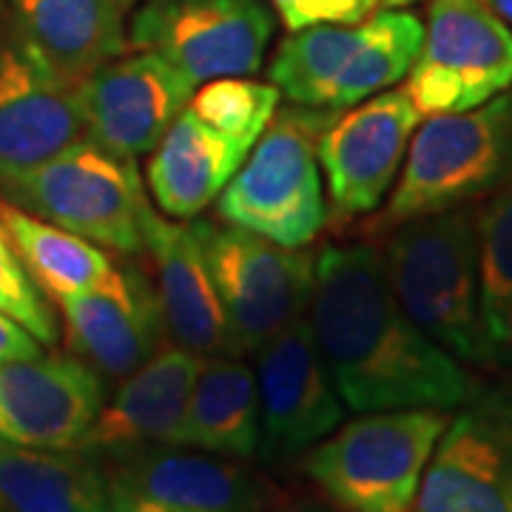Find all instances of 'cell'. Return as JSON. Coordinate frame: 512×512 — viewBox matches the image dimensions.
I'll return each instance as SVG.
<instances>
[{
  "mask_svg": "<svg viewBox=\"0 0 512 512\" xmlns=\"http://www.w3.org/2000/svg\"><path fill=\"white\" fill-rule=\"evenodd\" d=\"M0 197L120 256H143L151 202L134 157L92 137L0 180Z\"/></svg>",
  "mask_w": 512,
  "mask_h": 512,
  "instance_id": "cell-6",
  "label": "cell"
},
{
  "mask_svg": "<svg viewBox=\"0 0 512 512\" xmlns=\"http://www.w3.org/2000/svg\"><path fill=\"white\" fill-rule=\"evenodd\" d=\"M268 6L288 32H299L319 23H359L370 18L382 0H268Z\"/></svg>",
  "mask_w": 512,
  "mask_h": 512,
  "instance_id": "cell-29",
  "label": "cell"
},
{
  "mask_svg": "<svg viewBox=\"0 0 512 512\" xmlns=\"http://www.w3.org/2000/svg\"><path fill=\"white\" fill-rule=\"evenodd\" d=\"M248 151L185 106L148 151L146 188L154 208L171 220H197L217 202Z\"/></svg>",
  "mask_w": 512,
  "mask_h": 512,
  "instance_id": "cell-21",
  "label": "cell"
},
{
  "mask_svg": "<svg viewBox=\"0 0 512 512\" xmlns=\"http://www.w3.org/2000/svg\"><path fill=\"white\" fill-rule=\"evenodd\" d=\"M481 330L490 365H512V177L478 217Z\"/></svg>",
  "mask_w": 512,
  "mask_h": 512,
  "instance_id": "cell-26",
  "label": "cell"
},
{
  "mask_svg": "<svg viewBox=\"0 0 512 512\" xmlns=\"http://www.w3.org/2000/svg\"><path fill=\"white\" fill-rule=\"evenodd\" d=\"M55 302L66 350L106 382H123L171 342L154 282L137 256H126L97 288Z\"/></svg>",
  "mask_w": 512,
  "mask_h": 512,
  "instance_id": "cell-16",
  "label": "cell"
},
{
  "mask_svg": "<svg viewBox=\"0 0 512 512\" xmlns=\"http://www.w3.org/2000/svg\"><path fill=\"white\" fill-rule=\"evenodd\" d=\"M0 311L12 316L35 336L40 345L55 348L60 339V322L49 296L35 285V279L23 268L18 251L6 228L0 225Z\"/></svg>",
  "mask_w": 512,
  "mask_h": 512,
  "instance_id": "cell-28",
  "label": "cell"
},
{
  "mask_svg": "<svg viewBox=\"0 0 512 512\" xmlns=\"http://www.w3.org/2000/svg\"><path fill=\"white\" fill-rule=\"evenodd\" d=\"M0 512H6V510H3V501H0Z\"/></svg>",
  "mask_w": 512,
  "mask_h": 512,
  "instance_id": "cell-34",
  "label": "cell"
},
{
  "mask_svg": "<svg viewBox=\"0 0 512 512\" xmlns=\"http://www.w3.org/2000/svg\"><path fill=\"white\" fill-rule=\"evenodd\" d=\"M447 421L444 407L359 413L305 453V473L339 510L413 512Z\"/></svg>",
  "mask_w": 512,
  "mask_h": 512,
  "instance_id": "cell-7",
  "label": "cell"
},
{
  "mask_svg": "<svg viewBox=\"0 0 512 512\" xmlns=\"http://www.w3.org/2000/svg\"><path fill=\"white\" fill-rule=\"evenodd\" d=\"M424 40V23L404 9H376L359 23H319L285 37L268 60L282 100L342 111L402 83Z\"/></svg>",
  "mask_w": 512,
  "mask_h": 512,
  "instance_id": "cell-4",
  "label": "cell"
},
{
  "mask_svg": "<svg viewBox=\"0 0 512 512\" xmlns=\"http://www.w3.org/2000/svg\"><path fill=\"white\" fill-rule=\"evenodd\" d=\"M419 120V109L404 89H387L350 109L333 111L319 137L328 225L342 228L382 208L402 174Z\"/></svg>",
  "mask_w": 512,
  "mask_h": 512,
  "instance_id": "cell-11",
  "label": "cell"
},
{
  "mask_svg": "<svg viewBox=\"0 0 512 512\" xmlns=\"http://www.w3.org/2000/svg\"><path fill=\"white\" fill-rule=\"evenodd\" d=\"M413 512H512V382L478 390L450 416Z\"/></svg>",
  "mask_w": 512,
  "mask_h": 512,
  "instance_id": "cell-12",
  "label": "cell"
},
{
  "mask_svg": "<svg viewBox=\"0 0 512 512\" xmlns=\"http://www.w3.org/2000/svg\"><path fill=\"white\" fill-rule=\"evenodd\" d=\"M410 3H419V0H382V6H387V9H402Z\"/></svg>",
  "mask_w": 512,
  "mask_h": 512,
  "instance_id": "cell-33",
  "label": "cell"
},
{
  "mask_svg": "<svg viewBox=\"0 0 512 512\" xmlns=\"http://www.w3.org/2000/svg\"><path fill=\"white\" fill-rule=\"evenodd\" d=\"M43 353V345L37 342L29 330L12 316L0 311V365L6 362H23V359H35Z\"/></svg>",
  "mask_w": 512,
  "mask_h": 512,
  "instance_id": "cell-30",
  "label": "cell"
},
{
  "mask_svg": "<svg viewBox=\"0 0 512 512\" xmlns=\"http://www.w3.org/2000/svg\"><path fill=\"white\" fill-rule=\"evenodd\" d=\"M109 382L66 353L0 365V439L40 450H77L100 416Z\"/></svg>",
  "mask_w": 512,
  "mask_h": 512,
  "instance_id": "cell-18",
  "label": "cell"
},
{
  "mask_svg": "<svg viewBox=\"0 0 512 512\" xmlns=\"http://www.w3.org/2000/svg\"><path fill=\"white\" fill-rule=\"evenodd\" d=\"M200 367L197 353L171 342L163 345L106 399L80 450L111 458L140 447H183L185 416Z\"/></svg>",
  "mask_w": 512,
  "mask_h": 512,
  "instance_id": "cell-20",
  "label": "cell"
},
{
  "mask_svg": "<svg viewBox=\"0 0 512 512\" xmlns=\"http://www.w3.org/2000/svg\"><path fill=\"white\" fill-rule=\"evenodd\" d=\"M40 57L74 83L128 52L137 0H3Z\"/></svg>",
  "mask_w": 512,
  "mask_h": 512,
  "instance_id": "cell-22",
  "label": "cell"
},
{
  "mask_svg": "<svg viewBox=\"0 0 512 512\" xmlns=\"http://www.w3.org/2000/svg\"><path fill=\"white\" fill-rule=\"evenodd\" d=\"M285 512H330V510L319 507V504H296V507H291V510H285Z\"/></svg>",
  "mask_w": 512,
  "mask_h": 512,
  "instance_id": "cell-32",
  "label": "cell"
},
{
  "mask_svg": "<svg viewBox=\"0 0 512 512\" xmlns=\"http://www.w3.org/2000/svg\"><path fill=\"white\" fill-rule=\"evenodd\" d=\"M274 32L268 0H137L128 49L154 52L194 83H208L259 72Z\"/></svg>",
  "mask_w": 512,
  "mask_h": 512,
  "instance_id": "cell-10",
  "label": "cell"
},
{
  "mask_svg": "<svg viewBox=\"0 0 512 512\" xmlns=\"http://www.w3.org/2000/svg\"><path fill=\"white\" fill-rule=\"evenodd\" d=\"M330 120L328 109L279 106L217 197L220 220L285 248H308L328 228L319 137Z\"/></svg>",
  "mask_w": 512,
  "mask_h": 512,
  "instance_id": "cell-5",
  "label": "cell"
},
{
  "mask_svg": "<svg viewBox=\"0 0 512 512\" xmlns=\"http://www.w3.org/2000/svg\"><path fill=\"white\" fill-rule=\"evenodd\" d=\"M262 416L254 367L239 356H205L191 390L183 447L222 458H254Z\"/></svg>",
  "mask_w": 512,
  "mask_h": 512,
  "instance_id": "cell-24",
  "label": "cell"
},
{
  "mask_svg": "<svg viewBox=\"0 0 512 512\" xmlns=\"http://www.w3.org/2000/svg\"><path fill=\"white\" fill-rule=\"evenodd\" d=\"M484 3H487L495 15H498V18L504 20V23L512 29V0H484Z\"/></svg>",
  "mask_w": 512,
  "mask_h": 512,
  "instance_id": "cell-31",
  "label": "cell"
},
{
  "mask_svg": "<svg viewBox=\"0 0 512 512\" xmlns=\"http://www.w3.org/2000/svg\"><path fill=\"white\" fill-rule=\"evenodd\" d=\"M0 225L12 239L23 268L49 299L89 291L106 282L117 262L106 248L63 231L52 222L37 220L29 211L0 197Z\"/></svg>",
  "mask_w": 512,
  "mask_h": 512,
  "instance_id": "cell-25",
  "label": "cell"
},
{
  "mask_svg": "<svg viewBox=\"0 0 512 512\" xmlns=\"http://www.w3.org/2000/svg\"><path fill=\"white\" fill-rule=\"evenodd\" d=\"M228 322V353L248 356L308 313L316 254L285 248L234 225L202 220Z\"/></svg>",
  "mask_w": 512,
  "mask_h": 512,
  "instance_id": "cell-8",
  "label": "cell"
},
{
  "mask_svg": "<svg viewBox=\"0 0 512 512\" xmlns=\"http://www.w3.org/2000/svg\"><path fill=\"white\" fill-rule=\"evenodd\" d=\"M200 83L154 52L134 49L80 80L86 137L126 157H148Z\"/></svg>",
  "mask_w": 512,
  "mask_h": 512,
  "instance_id": "cell-17",
  "label": "cell"
},
{
  "mask_svg": "<svg viewBox=\"0 0 512 512\" xmlns=\"http://www.w3.org/2000/svg\"><path fill=\"white\" fill-rule=\"evenodd\" d=\"M143 254L163 305L168 339L202 359L228 353V322L200 217L171 220L151 205L143 225Z\"/></svg>",
  "mask_w": 512,
  "mask_h": 512,
  "instance_id": "cell-19",
  "label": "cell"
},
{
  "mask_svg": "<svg viewBox=\"0 0 512 512\" xmlns=\"http://www.w3.org/2000/svg\"><path fill=\"white\" fill-rule=\"evenodd\" d=\"M86 137L80 83L55 72L0 0V180Z\"/></svg>",
  "mask_w": 512,
  "mask_h": 512,
  "instance_id": "cell-14",
  "label": "cell"
},
{
  "mask_svg": "<svg viewBox=\"0 0 512 512\" xmlns=\"http://www.w3.org/2000/svg\"><path fill=\"white\" fill-rule=\"evenodd\" d=\"M279 103L282 94L271 80L262 83L251 77H217L197 86L194 97L188 100V109L225 137L254 148L262 131L274 120Z\"/></svg>",
  "mask_w": 512,
  "mask_h": 512,
  "instance_id": "cell-27",
  "label": "cell"
},
{
  "mask_svg": "<svg viewBox=\"0 0 512 512\" xmlns=\"http://www.w3.org/2000/svg\"><path fill=\"white\" fill-rule=\"evenodd\" d=\"M6 512H109L106 461L86 450H40L0 439Z\"/></svg>",
  "mask_w": 512,
  "mask_h": 512,
  "instance_id": "cell-23",
  "label": "cell"
},
{
  "mask_svg": "<svg viewBox=\"0 0 512 512\" xmlns=\"http://www.w3.org/2000/svg\"><path fill=\"white\" fill-rule=\"evenodd\" d=\"M103 461L109 512H262L268 498L256 470L191 447H140Z\"/></svg>",
  "mask_w": 512,
  "mask_h": 512,
  "instance_id": "cell-15",
  "label": "cell"
},
{
  "mask_svg": "<svg viewBox=\"0 0 512 512\" xmlns=\"http://www.w3.org/2000/svg\"><path fill=\"white\" fill-rule=\"evenodd\" d=\"M259 450L265 464L305 456L345 419L328 359L316 342L308 313L256 350Z\"/></svg>",
  "mask_w": 512,
  "mask_h": 512,
  "instance_id": "cell-13",
  "label": "cell"
},
{
  "mask_svg": "<svg viewBox=\"0 0 512 512\" xmlns=\"http://www.w3.org/2000/svg\"><path fill=\"white\" fill-rule=\"evenodd\" d=\"M308 319L336 390L353 413L453 410L481 390L456 356L413 325L370 242L319 248Z\"/></svg>",
  "mask_w": 512,
  "mask_h": 512,
  "instance_id": "cell-1",
  "label": "cell"
},
{
  "mask_svg": "<svg viewBox=\"0 0 512 512\" xmlns=\"http://www.w3.org/2000/svg\"><path fill=\"white\" fill-rule=\"evenodd\" d=\"M402 89L421 117L484 106L512 89V29L484 0H430Z\"/></svg>",
  "mask_w": 512,
  "mask_h": 512,
  "instance_id": "cell-9",
  "label": "cell"
},
{
  "mask_svg": "<svg viewBox=\"0 0 512 512\" xmlns=\"http://www.w3.org/2000/svg\"><path fill=\"white\" fill-rule=\"evenodd\" d=\"M481 205L427 214L382 234V265L404 313L461 365H490L478 285Z\"/></svg>",
  "mask_w": 512,
  "mask_h": 512,
  "instance_id": "cell-2",
  "label": "cell"
},
{
  "mask_svg": "<svg viewBox=\"0 0 512 512\" xmlns=\"http://www.w3.org/2000/svg\"><path fill=\"white\" fill-rule=\"evenodd\" d=\"M512 177V89L484 106L419 123L402 174L365 234L484 200Z\"/></svg>",
  "mask_w": 512,
  "mask_h": 512,
  "instance_id": "cell-3",
  "label": "cell"
}]
</instances>
